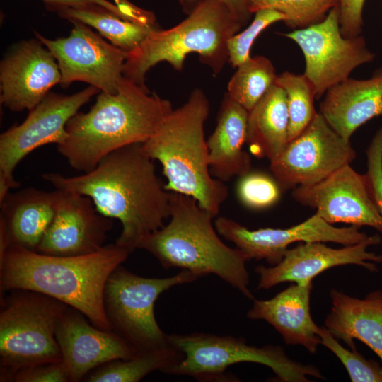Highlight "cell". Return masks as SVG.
Returning a JSON list of instances; mask_svg holds the SVG:
<instances>
[{"label": "cell", "mask_w": 382, "mask_h": 382, "mask_svg": "<svg viewBox=\"0 0 382 382\" xmlns=\"http://www.w3.org/2000/svg\"><path fill=\"white\" fill-rule=\"evenodd\" d=\"M319 113L340 136L349 141L360 126L382 115V68L368 79L348 78L330 88Z\"/></svg>", "instance_id": "22"}, {"label": "cell", "mask_w": 382, "mask_h": 382, "mask_svg": "<svg viewBox=\"0 0 382 382\" xmlns=\"http://www.w3.org/2000/svg\"><path fill=\"white\" fill-rule=\"evenodd\" d=\"M11 381L66 382L70 381L68 370L62 361L41 364L18 371Z\"/></svg>", "instance_id": "35"}, {"label": "cell", "mask_w": 382, "mask_h": 382, "mask_svg": "<svg viewBox=\"0 0 382 382\" xmlns=\"http://www.w3.org/2000/svg\"><path fill=\"white\" fill-rule=\"evenodd\" d=\"M299 203L316 209L329 224L367 226L382 233V217L372 199L366 175L345 165L321 181L298 186L292 192Z\"/></svg>", "instance_id": "15"}, {"label": "cell", "mask_w": 382, "mask_h": 382, "mask_svg": "<svg viewBox=\"0 0 382 382\" xmlns=\"http://www.w3.org/2000/svg\"><path fill=\"white\" fill-rule=\"evenodd\" d=\"M237 195L241 202L251 209H260L274 204L280 197L276 180L260 172H248L240 177Z\"/></svg>", "instance_id": "32"}, {"label": "cell", "mask_w": 382, "mask_h": 382, "mask_svg": "<svg viewBox=\"0 0 382 382\" xmlns=\"http://www.w3.org/2000/svg\"><path fill=\"white\" fill-rule=\"evenodd\" d=\"M154 161L141 144H133L110 153L82 175L48 173L42 178L55 189L90 197L100 213L118 219L122 231L115 243L131 254L170 215V192L158 177Z\"/></svg>", "instance_id": "1"}, {"label": "cell", "mask_w": 382, "mask_h": 382, "mask_svg": "<svg viewBox=\"0 0 382 382\" xmlns=\"http://www.w3.org/2000/svg\"><path fill=\"white\" fill-rule=\"evenodd\" d=\"M47 9L59 11L64 8H88L95 6L104 7L121 18L126 19L116 6L106 0H42ZM127 20V19H126Z\"/></svg>", "instance_id": "37"}, {"label": "cell", "mask_w": 382, "mask_h": 382, "mask_svg": "<svg viewBox=\"0 0 382 382\" xmlns=\"http://www.w3.org/2000/svg\"><path fill=\"white\" fill-rule=\"evenodd\" d=\"M330 296L332 306L324 326L349 349H357L354 340L361 341L382 361V291L361 299L332 289Z\"/></svg>", "instance_id": "23"}, {"label": "cell", "mask_w": 382, "mask_h": 382, "mask_svg": "<svg viewBox=\"0 0 382 382\" xmlns=\"http://www.w3.org/2000/svg\"><path fill=\"white\" fill-rule=\"evenodd\" d=\"M198 278L185 270L168 277L149 278L118 266L107 280L103 296L112 330L139 353L170 345L168 335L156 320L154 303L171 287Z\"/></svg>", "instance_id": "9"}, {"label": "cell", "mask_w": 382, "mask_h": 382, "mask_svg": "<svg viewBox=\"0 0 382 382\" xmlns=\"http://www.w3.org/2000/svg\"><path fill=\"white\" fill-rule=\"evenodd\" d=\"M97 88H86L66 96L49 93L29 110L26 119L0 136V200L19 187L13 172L30 152L47 144H62L67 137L66 126L79 110L96 93Z\"/></svg>", "instance_id": "10"}, {"label": "cell", "mask_w": 382, "mask_h": 382, "mask_svg": "<svg viewBox=\"0 0 382 382\" xmlns=\"http://www.w3.org/2000/svg\"><path fill=\"white\" fill-rule=\"evenodd\" d=\"M340 0H254L250 11H277L285 17L284 22L293 29L306 28L323 21L328 13L339 6Z\"/></svg>", "instance_id": "30"}, {"label": "cell", "mask_w": 382, "mask_h": 382, "mask_svg": "<svg viewBox=\"0 0 382 382\" xmlns=\"http://www.w3.org/2000/svg\"><path fill=\"white\" fill-rule=\"evenodd\" d=\"M15 291L0 313L1 381H11L21 369L62 361L56 329L68 306L40 293Z\"/></svg>", "instance_id": "8"}, {"label": "cell", "mask_w": 382, "mask_h": 382, "mask_svg": "<svg viewBox=\"0 0 382 382\" xmlns=\"http://www.w3.org/2000/svg\"><path fill=\"white\" fill-rule=\"evenodd\" d=\"M62 191L54 217L36 252L55 256H81L101 249L112 229L111 218L83 195Z\"/></svg>", "instance_id": "18"}, {"label": "cell", "mask_w": 382, "mask_h": 382, "mask_svg": "<svg viewBox=\"0 0 382 382\" xmlns=\"http://www.w3.org/2000/svg\"><path fill=\"white\" fill-rule=\"evenodd\" d=\"M60 81L52 52L37 38L22 41L1 62V103L13 112L30 110Z\"/></svg>", "instance_id": "17"}, {"label": "cell", "mask_w": 382, "mask_h": 382, "mask_svg": "<svg viewBox=\"0 0 382 382\" xmlns=\"http://www.w3.org/2000/svg\"><path fill=\"white\" fill-rule=\"evenodd\" d=\"M129 255L115 243L81 256L50 255L12 245L0 256L1 291L45 294L81 312L94 326L112 331L104 308L105 286Z\"/></svg>", "instance_id": "2"}, {"label": "cell", "mask_w": 382, "mask_h": 382, "mask_svg": "<svg viewBox=\"0 0 382 382\" xmlns=\"http://www.w3.org/2000/svg\"><path fill=\"white\" fill-rule=\"evenodd\" d=\"M380 243V236L375 234L361 243L342 248H332L323 242L299 244L288 249L276 265H259L255 269L259 275L257 289H269L284 282L308 284L325 270L346 265L376 272L375 263L382 262V255L368 251L367 248Z\"/></svg>", "instance_id": "16"}, {"label": "cell", "mask_w": 382, "mask_h": 382, "mask_svg": "<svg viewBox=\"0 0 382 382\" xmlns=\"http://www.w3.org/2000/svg\"><path fill=\"white\" fill-rule=\"evenodd\" d=\"M168 224L140 243L165 269L181 268L199 278L214 274L253 300L246 269L248 257L238 248L226 245L219 237L211 212L192 197L170 192Z\"/></svg>", "instance_id": "4"}, {"label": "cell", "mask_w": 382, "mask_h": 382, "mask_svg": "<svg viewBox=\"0 0 382 382\" xmlns=\"http://www.w3.org/2000/svg\"><path fill=\"white\" fill-rule=\"evenodd\" d=\"M214 226L220 236L234 243L250 260H265L271 266L278 264L288 250V246L295 242H333L350 245L361 243L369 237L359 231V226L335 227L317 213L302 223L288 228L250 230L225 216L216 218Z\"/></svg>", "instance_id": "14"}, {"label": "cell", "mask_w": 382, "mask_h": 382, "mask_svg": "<svg viewBox=\"0 0 382 382\" xmlns=\"http://www.w3.org/2000/svg\"><path fill=\"white\" fill-rule=\"evenodd\" d=\"M209 112L206 95L195 88L141 147L144 154L161 164L168 180L166 190L194 197L216 216L228 197V188L209 170L204 131Z\"/></svg>", "instance_id": "5"}, {"label": "cell", "mask_w": 382, "mask_h": 382, "mask_svg": "<svg viewBox=\"0 0 382 382\" xmlns=\"http://www.w3.org/2000/svg\"><path fill=\"white\" fill-rule=\"evenodd\" d=\"M277 75L265 57L255 56L242 63L228 84V95L250 112L275 84Z\"/></svg>", "instance_id": "28"}, {"label": "cell", "mask_w": 382, "mask_h": 382, "mask_svg": "<svg viewBox=\"0 0 382 382\" xmlns=\"http://www.w3.org/2000/svg\"><path fill=\"white\" fill-rule=\"evenodd\" d=\"M355 158L350 141L317 112L304 131L270 162V169L280 188L286 190L317 183Z\"/></svg>", "instance_id": "12"}, {"label": "cell", "mask_w": 382, "mask_h": 382, "mask_svg": "<svg viewBox=\"0 0 382 382\" xmlns=\"http://www.w3.org/2000/svg\"><path fill=\"white\" fill-rule=\"evenodd\" d=\"M289 125L285 91L274 84L248 112L246 143L250 152L275 160L289 142Z\"/></svg>", "instance_id": "25"}, {"label": "cell", "mask_w": 382, "mask_h": 382, "mask_svg": "<svg viewBox=\"0 0 382 382\" xmlns=\"http://www.w3.org/2000/svg\"><path fill=\"white\" fill-rule=\"evenodd\" d=\"M183 354L168 345L144 352L132 358L117 359L93 369L85 377L88 382H138L150 373L164 369L183 359Z\"/></svg>", "instance_id": "27"}, {"label": "cell", "mask_w": 382, "mask_h": 382, "mask_svg": "<svg viewBox=\"0 0 382 382\" xmlns=\"http://www.w3.org/2000/svg\"><path fill=\"white\" fill-rule=\"evenodd\" d=\"M243 26L222 0H200L179 24L167 30L153 29L137 47L127 52L123 76L148 89L145 79L151 67L167 62L180 71L191 53H197L199 59L218 74L228 60V40Z\"/></svg>", "instance_id": "6"}, {"label": "cell", "mask_w": 382, "mask_h": 382, "mask_svg": "<svg viewBox=\"0 0 382 382\" xmlns=\"http://www.w3.org/2000/svg\"><path fill=\"white\" fill-rule=\"evenodd\" d=\"M313 289L308 284H291L267 300L253 299L247 317L264 320L282 335L289 345H301L310 353L316 352L320 345V327L313 321L310 310Z\"/></svg>", "instance_id": "21"}, {"label": "cell", "mask_w": 382, "mask_h": 382, "mask_svg": "<svg viewBox=\"0 0 382 382\" xmlns=\"http://www.w3.org/2000/svg\"><path fill=\"white\" fill-rule=\"evenodd\" d=\"M70 22L74 26L66 37L50 40L35 31L58 63L60 84L66 88L74 81H82L103 92L117 93L127 52L105 42L88 25L79 21Z\"/></svg>", "instance_id": "13"}, {"label": "cell", "mask_w": 382, "mask_h": 382, "mask_svg": "<svg viewBox=\"0 0 382 382\" xmlns=\"http://www.w3.org/2000/svg\"><path fill=\"white\" fill-rule=\"evenodd\" d=\"M196 0H185L186 4H190ZM228 7L233 15L244 26L251 18L253 14L250 11L251 5L254 0H222Z\"/></svg>", "instance_id": "39"}, {"label": "cell", "mask_w": 382, "mask_h": 382, "mask_svg": "<svg viewBox=\"0 0 382 382\" xmlns=\"http://www.w3.org/2000/svg\"><path fill=\"white\" fill-rule=\"evenodd\" d=\"M282 35L294 41L302 50L306 64L303 74L313 83L317 99L348 79L354 69L375 59L363 36L342 35L338 6L323 21Z\"/></svg>", "instance_id": "11"}, {"label": "cell", "mask_w": 382, "mask_h": 382, "mask_svg": "<svg viewBox=\"0 0 382 382\" xmlns=\"http://www.w3.org/2000/svg\"><path fill=\"white\" fill-rule=\"evenodd\" d=\"M284 19L283 14L272 9H262L255 12L251 23L228 41V61L231 64L233 67H238L248 60L250 58L251 47L261 32L274 22L284 21Z\"/></svg>", "instance_id": "33"}, {"label": "cell", "mask_w": 382, "mask_h": 382, "mask_svg": "<svg viewBox=\"0 0 382 382\" xmlns=\"http://www.w3.org/2000/svg\"><path fill=\"white\" fill-rule=\"evenodd\" d=\"M366 0H340V25L345 37L359 36L362 31L363 9Z\"/></svg>", "instance_id": "36"}, {"label": "cell", "mask_w": 382, "mask_h": 382, "mask_svg": "<svg viewBox=\"0 0 382 382\" xmlns=\"http://www.w3.org/2000/svg\"><path fill=\"white\" fill-rule=\"evenodd\" d=\"M365 173L374 202L382 217V128L373 137L366 151Z\"/></svg>", "instance_id": "34"}, {"label": "cell", "mask_w": 382, "mask_h": 382, "mask_svg": "<svg viewBox=\"0 0 382 382\" xmlns=\"http://www.w3.org/2000/svg\"><path fill=\"white\" fill-rule=\"evenodd\" d=\"M248 111L225 94L217 123L207 140L212 175L222 182L241 177L251 168V158L243 149L247 139Z\"/></svg>", "instance_id": "24"}, {"label": "cell", "mask_w": 382, "mask_h": 382, "mask_svg": "<svg viewBox=\"0 0 382 382\" xmlns=\"http://www.w3.org/2000/svg\"><path fill=\"white\" fill-rule=\"evenodd\" d=\"M84 316L67 306L57 325L56 339L70 381H79L105 364L139 354L120 335L91 325Z\"/></svg>", "instance_id": "19"}, {"label": "cell", "mask_w": 382, "mask_h": 382, "mask_svg": "<svg viewBox=\"0 0 382 382\" xmlns=\"http://www.w3.org/2000/svg\"><path fill=\"white\" fill-rule=\"evenodd\" d=\"M57 13L69 21H79L94 28L112 45L126 52L137 47L151 30L157 28L124 19L102 6L68 8Z\"/></svg>", "instance_id": "26"}, {"label": "cell", "mask_w": 382, "mask_h": 382, "mask_svg": "<svg viewBox=\"0 0 382 382\" xmlns=\"http://www.w3.org/2000/svg\"><path fill=\"white\" fill-rule=\"evenodd\" d=\"M320 345L330 349L342 362L352 382H382V366L368 360L357 351L341 345L324 326L320 327Z\"/></svg>", "instance_id": "31"}, {"label": "cell", "mask_w": 382, "mask_h": 382, "mask_svg": "<svg viewBox=\"0 0 382 382\" xmlns=\"http://www.w3.org/2000/svg\"><path fill=\"white\" fill-rule=\"evenodd\" d=\"M275 84L284 89L289 112V141L308 126L317 113L314 109L315 88L304 74L285 71L277 76Z\"/></svg>", "instance_id": "29"}, {"label": "cell", "mask_w": 382, "mask_h": 382, "mask_svg": "<svg viewBox=\"0 0 382 382\" xmlns=\"http://www.w3.org/2000/svg\"><path fill=\"white\" fill-rule=\"evenodd\" d=\"M127 20L141 25L156 27L153 13L142 9L128 0H114Z\"/></svg>", "instance_id": "38"}, {"label": "cell", "mask_w": 382, "mask_h": 382, "mask_svg": "<svg viewBox=\"0 0 382 382\" xmlns=\"http://www.w3.org/2000/svg\"><path fill=\"white\" fill-rule=\"evenodd\" d=\"M173 110L169 100L123 76L117 93L100 91L87 112L69 120L57 150L74 170L88 172L110 153L145 142Z\"/></svg>", "instance_id": "3"}, {"label": "cell", "mask_w": 382, "mask_h": 382, "mask_svg": "<svg viewBox=\"0 0 382 382\" xmlns=\"http://www.w3.org/2000/svg\"><path fill=\"white\" fill-rule=\"evenodd\" d=\"M62 191L33 187L9 192L0 200V256L15 245L36 250L51 224Z\"/></svg>", "instance_id": "20"}, {"label": "cell", "mask_w": 382, "mask_h": 382, "mask_svg": "<svg viewBox=\"0 0 382 382\" xmlns=\"http://www.w3.org/2000/svg\"><path fill=\"white\" fill-rule=\"evenodd\" d=\"M168 342L184 357L162 371L167 374L190 376L200 381H236L226 369L251 362L268 366L284 382H307L309 376L323 378L317 367L292 360L280 346L259 347L242 337L204 332L168 335Z\"/></svg>", "instance_id": "7"}]
</instances>
